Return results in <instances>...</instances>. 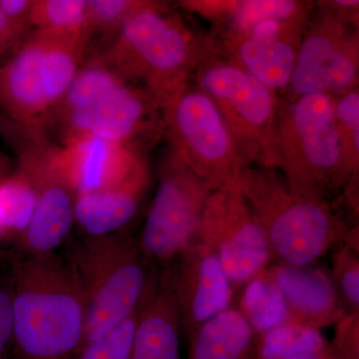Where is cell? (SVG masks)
Segmentation results:
<instances>
[{
    "instance_id": "19",
    "label": "cell",
    "mask_w": 359,
    "mask_h": 359,
    "mask_svg": "<svg viewBox=\"0 0 359 359\" xmlns=\"http://www.w3.org/2000/svg\"><path fill=\"white\" fill-rule=\"evenodd\" d=\"M178 308L163 275L154 273L137 311L128 359H181Z\"/></svg>"
},
{
    "instance_id": "22",
    "label": "cell",
    "mask_w": 359,
    "mask_h": 359,
    "mask_svg": "<svg viewBox=\"0 0 359 359\" xmlns=\"http://www.w3.org/2000/svg\"><path fill=\"white\" fill-rule=\"evenodd\" d=\"M327 344L320 330L289 321L256 335L252 359H311L323 356Z\"/></svg>"
},
{
    "instance_id": "11",
    "label": "cell",
    "mask_w": 359,
    "mask_h": 359,
    "mask_svg": "<svg viewBox=\"0 0 359 359\" xmlns=\"http://www.w3.org/2000/svg\"><path fill=\"white\" fill-rule=\"evenodd\" d=\"M358 48V32L337 11L311 18L287 86L290 99L311 94L337 97L355 89Z\"/></svg>"
},
{
    "instance_id": "12",
    "label": "cell",
    "mask_w": 359,
    "mask_h": 359,
    "mask_svg": "<svg viewBox=\"0 0 359 359\" xmlns=\"http://www.w3.org/2000/svg\"><path fill=\"white\" fill-rule=\"evenodd\" d=\"M158 111L162 110L145 91L123 80L63 116L49 131L57 132L59 146L92 136L139 150L144 137L163 132Z\"/></svg>"
},
{
    "instance_id": "26",
    "label": "cell",
    "mask_w": 359,
    "mask_h": 359,
    "mask_svg": "<svg viewBox=\"0 0 359 359\" xmlns=\"http://www.w3.org/2000/svg\"><path fill=\"white\" fill-rule=\"evenodd\" d=\"M141 0H86L85 32L94 36L114 39L132 16L147 6Z\"/></svg>"
},
{
    "instance_id": "18",
    "label": "cell",
    "mask_w": 359,
    "mask_h": 359,
    "mask_svg": "<svg viewBox=\"0 0 359 359\" xmlns=\"http://www.w3.org/2000/svg\"><path fill=\"white\" fill-rule=\"evenodd\" d=\"M60 160L77 196L122 181L144 158L137 149L86 136L60 146Z\"/></svg>"
},
{
    "instance_id": "7",
    "label": "cell",
    "mask_w": 359,
    "mask_h": 359,
    "mask_svg": "<svg viewBox=\"0 0 359 359\" xmlns=\"http://www.w3.org/2000/svg\"><path fill=\"white\" fill-rule=\"evenodd\" d=\"M171 152L210 190L235 186L247 166L216 104L188 87L162 113Z\"/></svg>"
},
{
    "instance_id": "30",
    "label": "cell",
    "mask_w": 359,
    "mask_h": 359,
    "mask_svg": "<svg viewBox=\"0 0 359 359\" xmlns=\"http://www.w3.org/2000/svg\"><path fill=\"white\" fill-rule=\"evenodd\" d=\"M136 316L137 311L105 337L85 344L75 359H128Z\"/></svg>"
},
{
    "instance_id": "13",
    "label": "cell",
    "mask_w": 359,
    "mask_h": 359,
    "mask_svg": "<svg viewBox=\"0 0 359 359\" xmlns=\"http://www.w3.org/2000/svg\"><path fill=\"white\" fill-rule=\"evenodd\" d=\"M311 9L287 18H273L231 29L230 62L247 71L271 91L287 88Z\"/></svg>"
},
{
    "instance_id": "10",
    "label": "cell",
    "mask_w": 359,
    "mask_h": 359,
    "mask_svg": "<svg viewBox=\"0 0 359 359\" xmlns=\"http://www.w3.org/2000/svg\"><path fill=\"white\" fill-rule=\"evenodd\" d=\"M197 240L218 257L233 289L245 287L273 264L264 231L238 184L210 194Z\"/></svg>"
},
{
    "instance_id": "32",
    "label": "cell",
    "mask_w": 359,
    "mask_h": 359,
    "mask_svg": "<svg viewBox=\"0 0 359 359\" xmlns=\"http://www.w3.org/2000/svg\"><path fill=\"white\" fill-rule=\"evenodd\" d=\"M33 0H0V13L22 36L30 32Z\"/></svg>"
},
{
    "instance_id": "1",
    "label": "cell",
    "mask_w": 359,
    "mask_h": 359,
    "mask_svg": "<svg viewBox=\"0 0 359 359\" xmlns=\"http://www.w3.org/2000/svg\"><path fill=\"white\" fill-rule=\"evenodd\" d=\"M9 290L16 359H75L83 346V297L55 254L14 259Z\"/></svg>"
},
{
    "instance_id": "2",
    "label": "cell",
    "mask_w": 359,
    "mask_h": 359,
    "mask_svg": "<svg viewBox=\"0 0 359 359\" xmlns=\"http://www.w3.org/2000/svg\"><path fill=\"white\" fill-rule=\"evenodd\" d=\"M238 187L264 231L273 263L311 266L347 235L330 201L292 190L276 170L247 166Z\"/></svg>"
},
{
    "instance_id": "6",
    "label": "cell",
    "mask_w": 359,
    "mask_h": 359,
    "mask_svg": "<svg viewBox=\"0 0 359 359\" xmlns=\"http://www.w3.org/2000/svg\"><path fill=\"white\" fill-rule=\"evenodd\" d=\"M18 155V167L32 182L35 205L32 219L16 238L26 256H48L65 242L75 224V200L60 146L39 130L11 122L4 135Z\"/></svg>"
},
{
    "instance_id": "25",
    "label": "cell",
    "mask_w": 359,
    "mask_h": 359,
    "mask_svg": "<svg viewBox=\"0 0 359 359\" xmlns=\"http://www.w3.org/2000/svg\"><path fill=\"white\" fill-rule=\"evenodd\" d=\"M85 18L86 0H33L29 25L41 32H85Z\"/></svg>"
},
{
    "instance_id": "21",
    "label": "cell",
    "mask_w": 359,
    "mask_h": 359,
    "mask_svg": "<svg viewBox=\"0 0 359 359\" xmlns=\"http://www.w3.org/2000/svg\"><path fill=\"white\" fill-rule=\"evenodd\" d=\"M46 32L41 70L45 100L51 113V124L66 91L88 56L91 40L85 32Z\"/></svg>"
},
{
    "instance_id": "23",
    "label": "cell",
    "mask_w": 359,
    "mask_h": 359,
    "mask_svg": "<svg viewBox=\"0 0 359 359\" xmlns=\"http://www.w3.org/2000/svg\"><path fill=\"white\" fill-rule=\"evenodd\" d=\"M242 289L244 292L237 308L249 321L256 335L290 321L282 297L271 280L268 269Z\"/></svg>"
},
{
    "instance_id": "3",
    "label": "cell",
    "mask_w": 359,
    "mask_h": 359,
    "mask_svg": "<svg viewBox=\"0 0 359 359\" xmlns=\"http://www.w3.org/2000/svg\"><path fill=\"white\" fill-rule=\"evenodd\" d=\"M127 83L145 91L161 110L187 88L199 67L196 37L166 4L149 1L100 52Z\"/></svg>"
},
{
    "instance_id": "17",
    "label": "cell",
    "mask_w": 359,
    "mask_h": 359,
    "mask_svg": "<svg viewBox=\"0 0 359 359\" xmlns=\"http://www.w3.org/2000/svg\"><path fill=\"white\" fill-rule=\"evenodd\" d=\"M150 181V171L144 160L122 181L79 194L75 200V224L87 237L121 233L138 212Z\"/></svg>"
},
{
    "instance_id": "35",
    "label": "cell",
    "mask_w": 359,
    "mask_h": 359,
    "mask_svg": "<svg viewBox=\"0 0 359 359\" xmlns=\"http://www.w3.org/2000/svg\"><path fill=\"white\" fill-rule=\"evenodd\" d=\"M13 169L14 168L11 165V161L9 160V158L0 153V181L8 176Z\"/></svg>"
},
{
    "instance_id": "5",
    "label": "cell",
    "mask_w": 359,
    "mask_h": 359,
    "mask_svg": "<svg viewBox=\"0 0 359 359\" xmlns=\"http://www.w3.org/2000/svg\"><path fill=\"white\" fill-rule=\"evenodd\" d=\"M67 263L83 297V346L105 337L136 313L155 273L138 241L122 231L86 237Z\"/></svg>"
},
{
    "instance_id": "4",
    "label": "cell",
    "mask_w": 359,
    "mask_h": 359,
    "mask_svg": "<svg viewBox=\"0 0 359 359\" xmlns=\"http://www.w3.org/2000/svg\"><path fill=\"white\" fill-rule=\"evenodd\" d=\"M271 169L292 190L325 201L353 180L342 158L334 97L311 94L280 100L271 139Z\"/></svg>"
},
{
    "instance_id": "36",
    "label": "cell",
    "mask_w": 359,
    "mask_h": 359,
    "mask_svg": "<svg viewBox=\"0 0 359 359\" xmlns=\"http://www.w3.org/2000/svg\"><path fill=\"white\" fill-rule=\"evenodd\" d=\"M6 116H4L0 113V127H1V125L4 124V122L6 121Z\"/></svg>"
},
{
    "instance_id": "29",
    "label": "cell",
    "mask_w": 359,
    "mask_h": 359,
    "mask_svg": "<svg viewBox=\"0 0 359 359\" xmlns=\"http://www.w3.org/2000/svg\"><path fill=\"white\" fill-rule=\"evenodd\" d=\"M309 8L306 4L290 0H250L233 2L231 14V29H242L273 18H287Z\"/></svg>"
},
{
    "instance_id": "16",
    "label": "cell",
    "mask_w": 359,
    "mask_h": 359,
    "mask_svg": "<svg viewBox=\"0 0 359 359\" xmlns=\"http://www.w3.org/2000/svg\"><path fill=\"white\" fill-rule=\"evenodd\" d=\"M268 273L282 297L290 320L295 325L320 330L346 316L330 276L323 269L314 264H273Z\"/></svg>"
},
{
    "instance_id": "31",
    "label": "cell",
    "mask_w": 359,
    "mask_h": 359,
    "mask_svg": "<svg viewBox=\"0 0 359 359\" xmlns=\"http://www.w3.org/2000/svg\"><path fill=\"white\" fill-rule=\"evenodd\" d=\"M335 325L334 339L327 344V358L359 359V313L346 314Z\"/></svg>"
},
{
    "instance_id": "28",
    "label": "cell",
    "mask_w": 359,
    "mask_h": 359,
    "mask_svg": "<svg viewBox=\"0 0 359 359\" xmlns=\"http://www.w3.org/2000/svg\"><path fill=\"white\" fill-rule=\"evenodd\" d=\"M334 116L341 143L344 166L351 178L358 174L359 166V93L353 89L334 97Z\"/></svg>"
},
{
    "instance_id": "33",
    "label": "cell",
    "mask_w": 359,
    "mask_h": 359,
    "mask_svg": "<svg viewBox=\"0 0 359 359\" xmlns=\"http://www.w3.org/2000/svg\"><path fill=\"white\" fill-rule=\"evenodd\" d=\"M13 351V314L9 285L0 283V359L8 358Z\"/></svg>"
},
{
    "instance_id": "37",
    "label": "cell",
    "mask_w": 359,
    "mask_h": 359,
    "mask_svg": "<svg viewBox=\"0 0 359 359\" xmlns=\"http://www.w3.org/2000/svg\"><path fill=\"white\" fill-rule=\"evenodd\" d=\"M0 238H4V236H2L1 224H0Z\"/></svg>"
},
{
    "instance_id": "27",
    "label": "cell",
    "mask_w": 359,
    "mask_h": 359,
    "mask_svg": "<svg viewBox=\"0 0 359 359\" xmlns=\"http://www.w3.org/2000/svg\"><path fill=\"white\" fill-rule=\"evenodd\" d=\"M330 268L332 283L339 304L346 314L359 313L358 250L342 241L334 248Z\"/></svg>"
},
{
    "instance_id": "14",
    "label": "cell",
    "mask_w": 359,
    "mask_h": 359,
    "mask_svg": "<svg viewBox=\"0 0 359 359\" xmlns=\"http://www.w3.org/2000/svg\"><path fill=\"white\" fill-rule=\"evenodd\" d=\"M166 269L162 275L173 294L186 339L233 306L235 289L218 257L197 238Z\"/></svg>"
},
{
    "instance_id": "38",
    "label": "cell",
    "mask_w": 359,
    "mask_h": 359,
    "mask_svg": "<svg viewBox=\"0 0 359 359\" xmlns=\"http://www.w3.org/2000/svg\"><path fill=\"white\" fill-rule=\"evenodd\" d=\"M311 359H325V354H323V356H320V358H311Z\"/></svg>"
},
{
    "instance_id": "20",
    "label": "cell",
    "mask_w": 359,
    "mask_h": 359,
    "mask_svg": "<svg viewBox=\"0 0 359 359\" xmlns=\"http://www.w3.org/2000/svg\"><path fill=\"white\" fill-rule=\"evenodd\" d=\"M255 339L256 334L244 314L231 306L187 339L186 359H252Z\"/></svg>"
},
{
    "instance_id": "9",
    "label": "cell",
    "mask_w": 359,
    "mask_h": 359,
    "mask_svg": "<svg viewBox=\"0 0 359 359\" xmlns=\"http://www.w3.org/2000/svg\"><path fill=\"white\" fill-rule=\"evenodd\" d=\"M211 193L170 151L161 167L157 189L138 241L151 266L167 268L195 242Z\"/></svg>"
},
{
    "instance_id": "8",
    "label": "cell",
    "mask_w": 359,
    "mask_h": 359,
    "mask_svg": "<svg viewBox=\"0 0 359 359\" xmlns=\"http://www.w3.org/2000/svg\"><path fill=\"white\" fill-rule=\"evenodd\" d=\"M199 68L198 86L216 104L245 163L271 169V139L280 102L276 92L231 62L212 61Z\"/></svg>"
},
{
    "instance_id": "15",
    "label": "cell",
    "mask_w": 359,
    "mask_h": 359,
    "mask_svg": "<svg viewBox=\"0 0 359 359\" xmlns=\"http://www.w3.org/2000/svg\"><path fill=\"white\" fill-rule=\"evenodd\" d=\"M46 41V32L30 30L0 63V113L25 128L45 133L51 121L41 70Z\"/></svg>"
},
{
    "instance_id": "24",
    "label": "cell",
    "mask_w": 359,
    "mask_h": 359,
    "mask_svg": "<svg viewBox=\"0 0 359 359\" xmlns=\"http://www.w3.org/2000/svg\"><path fill=\"white\" fill-rule=\"evenodd\" d=\"M34 205L32 182L16 166L0 181V224L4 238L20 237L32 219Z\"/></svg>"
},
{
    "instance_id": "34",
    "label": "cell",
    "mask_w": 359,
    "mask_h": 359,
    "mask_svg": "<svg viewBox=\"0 0 359 359\" xmlns=\"http://www.w3.org/2000/svg\"><path fill=\"white\" fill-rule=\"evenodd\" d=\"M25 37L16 32L0 13V63L15 49Z\"/></svg>"
}]
</instances>
